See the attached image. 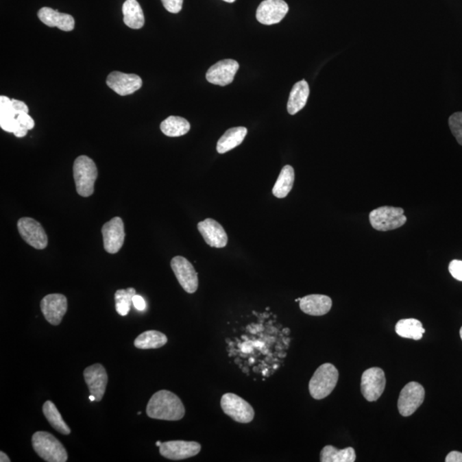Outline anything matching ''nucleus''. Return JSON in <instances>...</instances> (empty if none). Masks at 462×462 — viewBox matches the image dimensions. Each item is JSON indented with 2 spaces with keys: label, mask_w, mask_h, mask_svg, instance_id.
<instances>
[{
  "label": "nucleus",
  "mask_w": 462,
  "mask_h": 462,
  "mask_svg": "<svg viewBox=\"0 0 462 462\" xmlns=\"http://www.w3.org/2000/svg\"><path fill=\"white\" fill-rule=\"evenodd\" d=\"M136 295V289L127 288L119 289L115 293L116 311L121 316H126L130 313L131 306L133 304V297Z\"/></svg>",
  "instance_id": "30"
},
{
  "label": "nucleus",
  "mask_w": 462,
  "mask_h": 462,
  "mask_svg": "<svg viewBox=\"0 0 462 462\" xmlns=\"http://www.w3.org/2000/svg\"><path fill=\"white\" fill-rule=\"evenodd\" d=\"M147 415L151 419L177 422L184 418L185 408L177 395L162 389L155 393L148 402Z\"/></svg>",
  "instance_id": "1"
},
{
  "label": "nucleus",
  "mask_w": 462,
  "mask_h": 462,
  "mask_svg": "<svg viewBox=\"0 0 462 462\" xmlns=\"http://www.w3.org/2000/svg\"><path fill=\"white\" fill-rule=\"evenodd\" d=\"M167 342V337L164 333L151 330L138 336L134 344L139 350H155L165 346Z\"/></svg>",
  "instance_id": "24"
},
{
  "label": "nucleus",
  "mask_w": 462,
  "mask_h": 462,
  "mask_svg": "<svg viewBox=\"0 0 462 462\" xmlns=\"http://www.w3.org/2000/svg\"><path fill=\"white\" fill-rule=\"evenodd\" d=\"M0 126L6 132L14 134L19 129L21 124L16 117H9V119H0Z\"/></svg>",
  "instance_id": "33"
},
{
  "label": "nucleus",
  "mask_w": 462,
  "mask_h": 462,
  "mask_svg": "<svg viewBox=\"0 0 462 462\" xmlns=\"http://www.w3.org/2000/svg\"><path fill=\"white\" fill-rule=\"evenodd\" d=\"M288 12V3L284 0H264L258 7L256 19L265 25H272L280 23Z\"/></svg>",
  "instance_id": "14"
},
{
  "label": "nucleus",
  "mask_w": 462,
  "mask_h": 462,
  "mask_svg": "<svg viewBox=\"0 0 462 462\" xmlns=\"http://www.w3.org/2000/svg\"><path fill=\"white\" fill-rule=\"evenodd\" d=\"M171 265L182 288L189 294L196 292L199 286L198 275L191 262L184 257L175 256L172 258Z\"/></svg>",
  "instance_id": "10"
},
{
  "label": "nucleus",
  "mask_w": 462,
  "mask_h": 462,
  "mask_svg": "<svg viewBox=\"0 0 462 462\" xmlns=\"http://www.w3.org/2000/svg\"><path fill=\"white\" fill-rule=\"evenodd\" d=\"M223 1H226L227 3H234L236 1V0H223Z\"/></svg>",
  "instance_id": "43"
},
{
  "label": "nucleus",
  "mask_w": 462,
  "mask_h": 462,
  "mask_svg": "<svg viewBox=\"0 0 462 462\" xmlns=\"http://www.w3.org/2000/svg\"><path fill=\"white\" fill-rule=\"evenodd\" d=\"M339 378V372L335 365L330 363L320 365L309 382L310 395L316 400L327 398L335 389Z\"/></svg>",
  "instance_id": "4"
},
{
  "label": "nucleus",
  "mask_w": 462,
  "mask_h": 462,
  "mask_svg": "<svg viewBox=\"0 0 462 462\" xmlns=\"http://www.w3.org/2000/svg\"><path fill=\"white\" fill-rule=\"evenodd\" d=\"M446 462H462V453L452 451L446 457Z\"/></svg>",
  "instance_id": "39"
},
{
  "label": "nucleus",
  "mask_w": 462,
  "mask_h": 462,
  "mask_svg": "<svg viewBox=\"0 0 462 462\" xmlns=\"http://www.w3.org/2000/svg\"><path fill=\"white\" fill-rule=\"evenodd\" d=\"M0 461L1 462H10V459L8 456L5 452H0Z\"/></svg>",
  "instance_id": "41"
},
{
  "label": "nucleus",
  "mask_w": 462,
  "mask_h": 462,
  "mask_svg": "<svg viewBox=\"0 0 462 462\" xmlns=\"http://www.w3.org/2000/svg\"><path fill=\"white\" fill-rule=\"evenodd\" d=\"M202 446L197 442L188 441H169L162 443L160 453L162 457L172 461H180L194 457L201 452Z\"/></svg>",
  "instance_id": "11"
},
{
  "label": "nucleus",
  "mask_w": 462,
  "mask_h": 462,
  "mask_svg": "<svg viewBox=\"0 0 462 462\" xmlns=\"http://www.w3.org/2000/svg\"><path fill=\"white\" fill-rule=\"evenodd\" d=\"M123 22L132 29H140L144 26L143 9L137 0H126L123 5Z\"/></svg>",
  "instance_id": "23"
},
{
  "label": "nucleus",
  "mask_w": 462,
  "mask_h": 462,
  "mask_svg": "<svg viewBox=\"0 0 462 462\" xmlns=\"http://www.w3.org/2000/svg\"><path fill=\"white\" fill-rule=\"evenodd\" d=\"M239 70V64L233 60H225L218 62L210 67L206 77L210 84L222 86L229 85L233 82L234 75Z\"/></svg>",
  "instance_id": "17"
},
{
  "label": "nucleus",
  "mask_w": 462,
  "mask_h": 462,
  "mask_svg": "<svg viewBox=\"0 0 462 462\" xmlns=\"http://www.w3.org/2000/svg\"><path fill=\"white\" fill-rule=\"evenodd\" d=\"M310 89L308 82L305 80L298 82L294 85L291 95H289L287 104L288 112L295 115L304 108L309 97Z\"/></svg>",
  "instance_id": "21"
},
{
  "label": "nucleus",
  "mask_w": 462,
  "mask_h": 462,
  "mask_svg": "<svg viewBox=\"0 0 462 462\" xmlns=\"http://www.w3.org/2000/svg\"><path fill=\"white\" fill-rule=\"evenodd\" d=\"M33 449L47 462H66V450L56 437L47 432H36L32 437Z\"/></svg>",
  "instance_id": "3"
},
{
  "label": "nucleus",
  "mask_w": 462,
  "mask_h": 462,
  "mask_svg": "<svg viewBox=\"0 0 462 462\" xmlns=\"http://www.w3.org/2000/svg\"><path fill=\"white\" fill-rule=\"evenodd\" d=\"M137 415H141V412H138V413H137Z\"/></svg>",
  "instance_id": "46"
},
{
  "label": "nucleus",
  "mask_w": 462,
  "mask_h": 462,
  "mask_svg": "<svg viewBox=\"0 0 462 462\" xmlns=\"http://www.w3.org/2000/svg\"><path fill=\"white\" fill-rule=\"evenodd\" d=\"M332 301L329 296L324 295H309L300 301V308L306 315L323 316L332 309Z\"/></svg>",
  "instance_id": "20"
},
{
  "label": "nucleus",
  "mask_w": 462,
  "mask_h": 462,
  "mask_svg": "<svg viewBox=\"0 0 462 462\" xmlns=\"http://www.w3.org/2000/svg\"><path fill=\"white\" fill-rule=\"evenodd\" d=\"M133 305L138 311H144L146 309V302L143 299V296L139 295H136L133 297Z\"/></svg>",
  "instance_id": "38"
},
{
  "label": "nucleus",
  "mask_w": 462,
  "mask_h": 462,
  "mask_svg": "<svg viewBox=\"0 0 462 462\" xmlns=\"http://www.w3.org/2000/svg\"><path fill=\"white\" fill-rule=\"evenodd\" d=\"M73 175L79 195L89 197L95 192V182L98 178L97 167L90 158L82 155L74 162Z\"/></svg>",
  "instance_id": "2"
},
{
  "label": "nucleus",
  "mask_w": 462,
  "mask_h": 462,
  "mask_svg": "<svg viewBox=\"0 0 462 462\" xmlns=\"http://www.w3.org/2000/svg\"><path fill=\"white\" fill-rule=\"evenodd\" d=\"M27 131H29V130L26 129L25 127L21 125L19 129L17 130L14 134H15L16 137L22 138L26 136Z\"/></svg>",
  "instance_id": "40"
},
{
  "label": "nucleus",
  "mask_w": 462,
  "mask_h": 462,
  "mask_svg": "<svg viewBox=\"0 0 462 462\" xmlns=\"http://www.w3.org/2000/svg\"><path fill=\"white\" fill-rule=\"evenodd\" d=\"M89 399H90V401L92 402L95 401V398L94 396L90 395V396H89Z\"/></svg>",
  "instance_id": "42"
},
{
  "label": "nucleus",
  "mask_w": 462,
  "mask_h": 462,
  "mask_svg": "<svg viewBox=\"0 0 462 462\" xmlns=\"http://www.w3.org/2000/svg\"><path fill=\"white\" fill-rule=\"evenodd\" d=\"M21 125L25 127L26 129L33 130L34 127V121L27 113H23L16 117Z\"/></svg>",
  "instance_id": "36"
},
{
  "label": "nucleus",
  "mask_w": 462,
  "mask_h": 462,
  "mask_svg": "<svg viewBox=\"0 0 462 462\" xmlns=\"http://www.w3.org/2000/svg\"><path fill=\"white\" fill-rule=\"evenodd\" d=\"M165 10L169 12L177 14L182 9L184 0H161Z\"/></svg>",
  "instance_id": "34"
},
{
  "label": "nucleus",
  "mask_w": 462,
  "mask_h": 462,
  "mask_svg": "<svg viewBox=\"0 0 462 462\" xmlns=\"http://www.w3.org/2000/svg\"><path fill=\"white\" fill-rule=\"evenodd\" d=\"M451 132L456 137L457 143L462 146V112H456L449 119Z\"/></svg>",
  "instance_id": "31"
},
{
  "label": "nucleus",
  "mask_w": 462,
  "mask_h": 462,
  "mask_svg": "<svg viewBox=\"0 0 462 462\" xmlns=\"http://www.w3.org/2000/svg\"><path fill=\"white\" fill-rule=\"evenodd\" d=\"M247 130L245 127H234L226 131L217 144V151L220 154L234 149L239 146L246 137Z\"/></svg>",
  "instance_id": "22"
},
{
  "label": "nucleus",
  "mask_w": 462,
  "mask_h": 462,
  "mask_svg": "<svg viewBox=\"0 0 462 462\" xmlns=\"http://www.w3.org/2000/svg\"><path fill=\"white\" fill-rule=\"evenodd\" d=\"M385 385V372L381 368H369L362 374L361 393L368 402L377 401L384 393Z\"/></svg>",
  "instance_id": "8"
},
{
  "label": "nucleus",
  "mask_w": 462,
  "mask_h": 462,
  "mask_svg": "<svg viewBox=\"0 0 462 462\" xmlns=\"http://www.w3.org/2000/svg\"><path fill=\"white\" fill-rule=\"evenodd\" d=\"M20 236L26 243L36 250H45L47 247L48 238L46 231L39 222L31 218H22L17 222Z\"/></svg>",
  "instance_id": "9"
},
{
  "label": "nucleus",
  "mask_w": 462,
  "mask_h": 462,
  "mask_svg": "<svg viewBox=\"0 0 462 462\" xmlns=\"http://www.w3.org/2000/svg\"><path fill=\"white\" fill-rule=\"evenodd\" d=\"M356 460L355 450L352 447L337 450L332 446H326L320 452L321 462H354Z\"/></svg>",
  "instance_id": "29"
},
{
  "label": "nucleus",
  "mask_w": 462,
  "mask_h": 462,
  "mask_svg": "<svg viewBox=\"0 0 462 462\" xmlns=\"http://www.w3.org/2000/svg\"><path fill=\"white\" fill-rule=\"evenodd\" d=\"M460 336H461V339L462 340V327H461V330H460Z\"/></svg>",
  "instance_id": "45"
},
{
  "label": "nucleus",
  "mask_w": 462,
  "mask_h": 462,
  "mask_svg": "<svg viewBox=\"0 0 462 462\" xmlns=\"http://www.w3.org/2000/svg\"><path fill=\"white\" fill-rule=\"evenodd\" d=\"M160 130L169 137L182 136L191 130V123L184 117L171 116L161 123Z\"/></svg>",
  "instance_id": "27"
},
{
  "label": "nucleus",
  "mask_w": 462,
  "mask_h": 462,
  "mask_svg": "<svg viewBox=\"0 0 462 462\" xmlns=\"http://www.w3.org/2000/svg\"><path fill=\"white\" fill-rule=\"evenodd\" d=\"M425 389L419 382H410L402 389L398 399V409L403 417L412 415L425 400Z\"/></svg>",
  "instance_id": "7"
},
{
  "label": "nucleus",
  "mask_w": 462,
  "mask_h": 462,
  "mask_svg": "<svg viewBox=\"0 0 462 462\" xmlns=\"http://www.w3.org/2000/svg\"><path fill=\"white\" fill-rule=\"evenodd\" d=\"M221 408L234 422L247 424L253 422L254 410L250 403L233 393H226L221 398Z\"/></svg>",
  "instance_id": "6"
},
{
  "label": "nucleus",
  "mask_w": 462,
  "mask_h": 462,
  "mask_svg": "<svg viewBox=\"0 0 462 462\" xmlns=\"http://www.w3.org/2000/svg\"><path fill=\"white\" fill-rule=\"evenodd\" d=\"M12 106L14 112H15L16 116L23 114V113H29V108L23 101L12 99Z\"/></svg>",
  "instance_id": "37"
},
{
  "label": "nucleus",
  "mask_w": 462,
  "mask_h": 462,
  "mask_svg": "<svg viewBox=\"0 0 462 462\" xmlns=\"http://www.w3.org/2000/svg\"><path fill=\"white\" fill-rule=\"evenodd\" d=\"M42 412L45 417L57 432L63 434V435H70L71 430L64 422L63 417L61 416L57 406L51 401H47L44 403Z\"/></svg>",
  "instance_id": "28"
},
{
  "label": "nucleus",
  "mask_w": 462,
  "mask_h": 462,
  "mask_svg": "<svg viewBox=\"0 0 462 462\" xmlns=\"http://www.w3.org/2000/svg\"><path fill=\"white\" fill-rule=\"evenodd\" d=\"M294 182V168L291 165H285L278 175V180L276 182L273 189H272V194L274 195L275 197L279 199L285 198L291 191Z\"/></svg>",
  "instance_id": "25"
},
{
  "label": "nucleus",
  "mask_w": 462,
  "mask_h": 462,
  "mask_svg": "<svg viewBox=\"0 0 462 462\" xmlns=\"http://www.w3.org/2000/svg\"><path fill=\"white\" fill-rule=\"evenodd\" d=\"M161 444H162V443L160 442V441H158V442L156 443V446L160 447Z\"/></svg>",
  "instance_id": "44"
},
{
  "label": "nucleus",
  "mask_w": 462,
  "mask_h": 462,
  "mask_svg": "<svg viewBox=\"0 0 462 462\" xmlns=\"http://www.w3.org/2000/svg\"><path fill=\"white\" fill-rule=\"evenodd\" d=\"M40 309L48 323L60 326L67 312V298L62 294L47 295L41 300Z\"/></svg>",
  "instance_id": "12"
},
{
  "label": "nucleus",
  "mask_w": 462,
  "mask_h": 462,
  "mask_svg": "<svg viewBox=\"0 0 462 462\" xmlns=\"http://www.w3.org/2000/svg\"><path fill=\"white\" fill-rule=\"evenodd\" d=\"M15 112L13 110L12 99H10L6 96L0 97V119H9V117H16Z\"/></svg>",
  "instance_id": "32"
},
{
  "label": "nucleus",
  "mask_w": 462,
  "mask_h": 462,
  "mask_svg": "<svg viewBox=\"0 0 462 462\" xmlns=\"http://www.w3.org/2000/svg\"><path fill=\"white\" fill-rule=\"evenodd\" d=\"M106 84L117 95L126 96L139 90L143 86V80L136 74L112 71L106 79Z\"/></svg>",
  "instance_id": "16"
},
{
  "label": "nucleus",
  "mask_w": 462,
  "mask_h": 462,
  "mask_svg": "<svg viewBox=\"0 0 462 462\" xmlns=\"http://www.w3.org/2000/svg\"><path fill=\"white\" fill-rule=\"evenodd\" d=\"M104 248L109 254H114L122 248L125 239V231L122 219L115 217L102 227Z\"/></svg>",
  "instance_id": "13"
},
{
  "label": "nucleus",
  "mask_w": 462,
  "mask_h": 462,
  "mask_svg": "<svg viewBox=\"0 0 462 462\" xmlns=\"http://www.w3.org/2000/svg\"><path fill=\"white\" fill-rule=\"evenodd\" d=\"M38 17L47 26L57 27L62 31L70 32L75 29L74 17L69 14L60 13L49 7H43L38 12Z\"/></svg>",
  "instance_id": "19"
},
{
  "label": "nucleus",
  "mask_w": 462,
  "mask_h": 462,
  "mask_svg": "<svg viewBox=\"0 0 462 462\" xmlns=\"http://www.w3.org/2000/svg\"><path fill=\"white\" fill-rule=\"evenodd\" d=\"M84 377L90 395L94 396L95 402H101L104 398L108 382V372L101 364H95L85 369Z\"/></svg>",
  "instance_id": "15"
},
{
  "label": "nucleus",
  "mask_w": 462,
  "mask_h": 462,
  "mask_svg": "<svg viewBox=\"0 0 462 462\" xmlns=\"http://www.w3.org/2000/svg\"><path fill=\"white\" fill-rule=\"evenodd\" d=\"M372 228L378 231L396 230L405 225L406 218L404 210L393 206H381L369 215Z\"/></svg>",
  "instance_id": "5"
},
{
  "label": "nucleus",
  "mask_w": 462,
  "mask_h": 462,
  "mask_svg": "<svg viewBox=\"0 0 462 462\" xmlns=\"http://www.w3.org/2000/svg\"><path fill=\"white\" fill-rule=\"evenodd\" d=\"M198 230L210 247L222 248L228 243V236L219 222L212 219H206L198 223Z\"/></svg>",
  "instance_id": "18"
},
{
  "label": "nucleus",
  "mask_w": 462,
  "mask_h": 462,
  "mask_svg": "<svg viewBox=\"0 0 462 462\" xmlns=\"http://www.w3.org/2000/svg\"><path fill=\"white\" fill-rule=\"evenodd\" d=\"M449 271L454 278L462 282V261L454 260L450 262Z\"/></svg>",
  "instance_id": "35"
},
{
  "label": "nucleus",
  "mask_w": 462,
  "mask_h": 462,
  "mask_svg": "<svg viewBox=\"0 0 462 462\" xmlns=\"http://www.w3.org/2000/svg\"><path fill=\"white\" fill-rule=\"evenodd\" d=\"M396 332L398 336L404 339L418 341L422 339L423 334L426 332L422 322L415 319H406L399 320L396 325Z\"/></svg>",
  "instance_id": "26"
}]
</instances>
